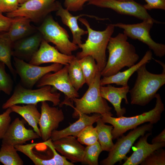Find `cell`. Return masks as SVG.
Returning a JSON list of instances; mask_svg holds the SVG:
<instances>
[{
    "instance_id": "obj_6",
    "label": "cell",
    "mask_w": 165,
    "mask_h": 165,
    "mask_svg": "<svg viewBox=\"0 0 165 165\" xmlns=\"http://www.w3.org/2000/svg\"><path fill=\"white\" fill-rule=\"evenodd\" d=\"M61 94L52 86L46 85L36 89H28L20 83L15 86L10 97L2 105L3 109L19 104H34L43 101H50L53 106L59 105Z\"/></svg>"
},
{
    "instance_id": "obj_21",
    "label": "cell",
    "mask_w": 165,
    "mask_h": 165,
    "mask_svg": "<svg viewBox=\"0 0 165 165\" xmlns=\"http://www.w3.org/2000/svg\"><path fill=\"white\" fill-rule=\"evenodd\" d=\"M107 85L101 86L100 90L101 96L112 104L117 117L123 116L126 112V109L121 108V102L122 99H124L126 104L129 103L127 95L130 90L129 86L117 87L110 84Z\"/></svg>"
},
{
    "instance_id": "obj_2",
    "label": "cell",
    "mask_w": 165,
    "mask_h": 165,
    "mask_svg": "<svg viewBox=\"0 0 165 165\" xmlns=\"http://www.w3.org/2000/svg\"><path fill=\"white\" fill-rule=\"evenodd\" d=\"M79 20L86 27L88 37L85 42L81 44L80 48L82 50L77 53L75 57L79 60L87 56L92 57L96 61L98 70L101 72L107 63L106 49L115 27L111 24L108 25L105 30L97 31L90 27L86 19L81 17Z\"/></svg>"
},
{
    "instance_id": "obj_9",
    "label": "cell",
    "mask_w": 165,
    "mask_h": 165,
    "mask_svg": "<svg viewBox=\"0 0 165 165\" xmlns=\"http://www.w3.org/2000/svg\"><path fill=\"white\" fill-rule=\"evenodd\" d=\"M58 0H28L20 4L16 11L7 13L6 16L24 17L34 22L43 20L49 13L58 10L61 4Z\"/></svg>"
},
{
    "instance_id": "obj_19",
    "label": "cell",
    "mask_w": 165,
    "mask_h": 165,
    "mask_svg": "<svg viewBox=\"0 0 165 165\" xmlns=\"http://www.w3.org/2000/svg\"><path fill=\"white\" fill-rule=\"evenodd\" d=\"M148 133L142 136L134 148V152L131 155L127 158L123 165H138L141 163L149 155L154 151L165 146V142L150 144L147 139L152 135Z\"/></svg>"
},
{
    "instance_id": "obj_26",
    "label": "cell",
    "mask_w": 165,
    "mask_h": 165,
    "mask_svg": "<svg viewBox=\"0 0 165 165\" xmlns=\"http://www.w3.org/2000/svg\"><path fill=\"white\" fill-rule=\"evenodd\" d=\"M13 43L7 31L0 32V61L5 64L16 78L17 74L11 62Z\"/></svg>"
},
{
    "instance_id": "obj_43",
    "label": "cell",
    "mask_w": 165,
    "mask_h": 165,
    "mask_svg": "<svg viewBox=\"0 0 165 165\" xmlns=\"http://www.w3.org/2000/svg\"><path fill=\"white\" fill-rule=\"evenodd\" d=\"M156 62L158 63L159 64H160L161 65H162L163 68V69L165 70V64L163 62H161V61H159L158 60H156L154 59Z\"/></svg>"
},
{
    "instance_id": "obj_5",
    "label": "cell",
    "mask_w": 165,
    "mask_h": 165,
    "mask_svg": "<svg viewBox=\"0 0 165 165\" xmlns=\"http://www.w3.org/2000/svg\"><path fill=\"white\" fill-rule=\"evenodd\" d=\"M101 76V72L98 71L83 96L80 98H75L71 100L75 105L74 107L71 104L68 105L74 109L72 114L73 118L79 117V115L81 114H89L94 113L101 116H113L111 112L112 108L109 106L106 100L100 95Z\"/></svg>"
},
{
    "instance_id": "obj_42",
    "label": "cell",
    "mask_w": 165,
    "mask_h": 165,
    "mask_svg": "<svg viewBox=\"0 0 165 165\" xmlns=\"http://www.w3.org/2000/svg\"><path fill=\"white\" fill-rule=\"evenodd\" d=\"M164 142H165V129L159 134L152 139V143L155 144Z\"/></svg>"
},
{
    "instance_id": "obj_20",
    "label": "cell",
    "mask_w": 165,
    "mask_h": 165,
    "mask_svg": "<svg viewBox=\"0 0 165 165\" xmlns=\"http://www.w3.org/2000/svg\"><path fill=\"white\" fill-rule=\"evenodd\" d=\"M101 117V115L98 113H94L91 116L86 114H80L79 119L69 126L61 130H53L51 133L50 138L53 141L69 136L76 138L85 128L93 125Z\"/></svg>"
},
{
    "instance_id": "obj_32",
    "label": "cell",
    "mask_w": 165,
    "mask_h": 165,
    "mask_svg": "<svg viewBox=\"0 0 165 165\" xmlns=\"http://www.w3.org/2000/svg\"><path fill=\"white\" fill-rule=\"evenodd\" d=\"M103 151L98 141L85 147L83 159L82 163L88 165H98L99 156Z\"/></svg>"
},
{
    "instance_id": "obj_25",
    "label": "cell",
    "mask_w": 165,
    "mask_h": 165,
    "mask_svg": "<svg viewBox=\"0 0 165 165\" xmlns=\"http://www.w3.org/2000/svg\"><path fill=\"white\" fill-rule=\"evenodd\" d=\"M9 108L13 112L21 116L41 137V134L38 126L41 113L38 110L36 105L28 104L23 106L16 105Z\"/></svg>"
},
{
    "instance_id": "obj_24",
    "label": "cell",
    "mask_w": 165,
    "mask_h": 165,
    "mask_svg": "<svg viewBox=\"0 0 165 165\" xmlns=\"http://www.w3.org/2000/svg\"><path fill=\"white\" fill-rule=\"evenodd\" d=\"M14 18L7 31L10 38L13 42L36 31V29L31 24V21L28 18L23 17Z\"/></svg>"
},
{
    "instance_id": "obj_28",
    "label": "cell",
    "mask_w": 165,
    "mask_h": 165,
    "mask_svg": "<svg viewBox=\"0 0 165 165\" xmlns=\"http://www.w3.org/2000/svg\"><path fill=\"white\" fill-rule=\"evenodd\" d=\"M68 76L72 85L77 91L86 83L79 60L76 57L68 65Z\"/></svg>"
},
{
    "instance_id": "obj_22",
    "label": "cell",
    "mask_w": 165,
    "mask_h": 165,
    "mask_svg": "<svg viewBox=\"0 0 165 165\" xmlns=\"http://www.w3.org/2000/svg\"><path fill=\"white\" fill-rule=\"evenodd\" d=\"M56 15L60 17L63 23L69 28L71 31L72 36V42L78 45L80 48L82 43V36L87 34V31L80 28L78 24V20L83 16H86L94 18L97 20H101L102 18L97 17L86 14H80L76 16L72 15L69 11L64 9L61 4L58 10L56 11Z\"/></svg>"
},
{
    "instance_id": "obj_40",
    "label": "cell",
    "mask_w": 165,
    "mask_h": 165,
    "mask_svg": "<svg viewBox=\"0 0 165 165\" xmlns=\"http://www.w3.org/2000/svg\"><path fill=\"white\" fill-rule=\"evenodd\" d=\"M146 4L143 6L146 9H158L165 10V0H145Z\"/></svg>"
},
{
    "instance_id": "obj_29",
    "label": "cell",
    "mask_w": 165,
    "mask_h": 165,
    "mask_svg": "<svg viewBox=\"0 0 165 165\" xmlns=\"http://www.w3.org/2000/svg\"><path fill=\"white\" fill-rule=\"evenodd\" d=\"M38 143H32L26 145L14 146L17 151L21 152L27 156L35 165H56L53 157L50 159L35 155L32 151Z\"/></svg>"
},
{
    "instance_id": "obj_17",
    "label": "cell",
    "mask_w": 165,
    "mask_h": 165,
    "mask_svg": "<svg viewBox=\"0 0 165 165\" xmlns=\"http://www.w3.org/2000/svg\"><path fill=\"white\" fill-rule=\"evenodd\" d=\"M43 38L38 31L13 43L12 56L29 62L38 50Z\"/></svg>"
},
{
    "instance_id": "obj_12",
    "label": "cell",
    "mask_w": 165,
    "mask_h": 165,
    "mask_svg": "<svg viewBox=\"0 0 165 165\" xmlns=\"http://www.w3.org/2000/svg\"><path fill=\"white\" fill-rule=\"evenodd\" d=\"M88 5L111 9L117 13L135 17L144 20H155L142 6L133 0H89Z\"/></svg>"
},
{
    "instance_id": "obj_35",
    "label": "cell",
    "mask_w": 165,
    "mask_h": 165,
    "mask_svg": "<svg viewBox=\"0 0 165 165\" xmlns=\"http://www.w3.org/2000/svg\"><path fill=\"white\" fill-rule=\"evenodd\" d=\"M141 165H165V150L162 148L156 150L149 155Z\"/></svg>"
},
{
    "instance_id": "obj_27",
    "label": "cell",
    "mask_w": 165,
    "mask_h": 165,
    "mask_svg": "<svg viewBox=\"0 0 165 165\" xmlns=\"http://www.w3.org/2000/svg\"><path fill=\"white\" fill-rule=\"evenodd\" d=\"M96 123L97 125L95 127L97 134V141L103 151L109 152L112 149L114 145L112 134L113 127L105 124L101 118Z\"/></svg>"
},
{
    "instance_id": "obj_39",
    "label": "cell",
    "mask_w": 165,
    "mask_h": 165,
    "mask_svg": "<svg viewBox=\"0 0 165 165\" xmlns=\"http://www.w3.org/2000/svg\"><path fill=\"white\" fill-rule=\"evenodd\" d=\"M89 0H64V6L69 11L76 12L82 9L84 4Z\"/></svg>"
},
{
    "instance_id": "obj_10",
    "label": "cell",
    "mask_w": 165,
    "mask_h": 165,
    "mask_svg": "<svg viewBox=\"0 0 165 165\" xmlns=\"http://www.w3.org/2000/svg\"><path fill=\"white\" fill-rule=\"evenodd\" d=\"M13 64L16 73L20 78L19 83L24 87L30 89L46 74L56 72L63 67V65L58 63L46 66L34 65L15 57Z\"/></svg>"
},
{
    "instance_id": "obj_31",
    "label": "cell",
    "mask_w": 165,
    "mask_h": 165,
    "mask_svg": "<svg viewBox=\"0 0 165 165\" xmlns=\"http://www.w3.org/2000/svg\"><path fill=\"white\" fill-rule=\"evenodd\" d=\"M79 61L82 71L86 83L89 86L97 72L99 71L96 61L92 57L88 56L79 59Z\"/></svg>"
},
{
    "instance_id": "obj_37",
    "label": "cell",
    "mask_w": 165,
    "mask_h": 165,
    "mask_svg": "<svg viewBox=\"0 0 165 165\" xmlns=\"http://www.w3.org/2000/svg\"><path fill=\"white\" fill-rule=\"evenodd\" d=\"M42 143L48 146L53 153V157L55 161L56 165H73L74 164L67 160L63 156L59 155L55 148L51 138L46 141H44Z\"/></svg>"
},
{
    "instance_id": "obj_14",
    "label": "cell",
    "mask_w": 165,
    "mask_h": 165,
    "mask_svg": "<svg viewBox=\"0 0 165 165\" xmlns=\"http://www.w3.org/2000/svg\"><path fill=\"white\" fill-rule=\"evenodd\" d=\"M41 103V116L38 125L41 137L45 141L50 138L52 132L58 128L64 116L62 109L50 106L46 101Z\"/></svg>"
},
{
    "instance_id": "obj_15",
    "label": "cell",
    "mask_w": 165,
    "mask_h": 165,
    "mask_svg": "<svg viewBox=\"0 0 165 165\" xmlns=\"http://www.w3.org/2000/svg\"><path fill=\"white\" fill-rule=\"evenodd\" d=\"M75 57L72 55L62 53L43 39L38 50L28 63L36 65L50 63L65 65L69 64Z\"/></svg>"
},
{
    "instance_id": "obj_38",
    "label": "cell",
    "mask_w": 165,
    "mask_h": 165,
    "mask_svg": "<svg viewBox=\"0 0 165 165\" xmlns=\"http://www.w3.org/2000/svg\"><path fill=\"white\" fill-rule=\"evenodd\" d=\"M19 5L18 0H0V13L13 12L17 9Z\"/></svg>"
},
{
    "instance_id": "obj_41",
    "label": "cell",
    "mask_w": 165,
    "mask_h": 165,
    "mask_svg": "<svg viewBox=\"0 0 165 165\" xmlns=\"http://www.w3.org/2000/svg\"><path fill=\"white\" fill-rule=\"evenodd\" d=\"M14 19L0 13V32L8 31Z\"/></svg>"
},
{
    "instance_id": "obj_18",
    "label": "cell",
    "mask_w": 165,
    "mask_h": 165,
    "mask_svg": "<svg viewBox=\"0 0 165 165\" xmlns=\"http://www.w3.org/2000/svg\"><path fill=\"white\" fill-rule=\"evenodd\" d=\"M52 143L57 151L71 163L82 162L85 147L75 137L67 136L53 141Z\"/></svg>"
},
{
    "instance_id": "obj_8",
    "label": "cell",
    "mask_w": 165,
    "mask_h": 165,
    "mask_svg": "<svg viewBox=\"0 0 165 165\" xmlns=\"http://www.w3.org/2000/svg\"><path fill=\"white\" fill-rule=\"evenodd\" d=\"M154 23L161 22L155 20L146 19L139 23L127 24L121 23L112 24L115 27L123 29L127 37L137 39L146 44L155 55L162 57L165 55V45L157 43L151 38L150 31Z\"/></svg>"
},
{
    "instance_id": "obj_3",
    "label": "cell",
    "mask_w": 165,
    "mask_h": 165,
    "mask_svg": "<svg viewBox=\"0 0 165 165\" xmlns=\"http://www.w3.org/2000/svg\"><path fill=\"white\" fill-rule=\"evenodd\" d=\"M146 64L142 65L137 70L134 86L129 90L132 105L144 106L148 104L165 84V70H163L160 74H153L147 70Z\"/></svg>"
},
{
    "instance_id": "obj_13",
    "label": "cell",
    "mask_w": 165,
    "mask_h": 165,
    "mask_svg": "<svg viewBox=\"0 0 165 165\" xmlns=\"http://www.w3.org/2000/svg\"><path fill=\"white\" fill-rule=\"evenodd\" d=\"M68 65H64L56 72L45 75L37 82L36 86L39 88L46 85L52 86L63 93L67 100L78 97L79 94L72 85L68 77Z\"/></svg>"
},
{
    "instance_id": "obj_44",
    "label": "cell",
    "mask_w": 165,
    "mask_h": 165,
    "mask_svg": "<svg viewBox=\"0 0 165 165\" xmlns=\"http://www.w3.org/2000/svg\"><path fill=\"white\" fill-rule=\"evenodd\" d=\"M18 0L20 4H21L27 1L28 0Z\"/></svg>"
},
{
    "instance_id": "obj_30",
    "label": "cell",
    "mask_w": 165,
    "mask_h": 165,
    "mask_svg": "<svg viewBox=\"0 0 165 165\" xmlns=\"http://www.w3.org/2000/svg\"><path fill=\"white\" fill-rule=\"evenodd\" d=\"M14 146L2 144L0 149V162L4 165H23L24 162Z\"/></svg>"
},
{
    "instance_id": "obj_16",
    "label": "cell",
    "mask_w": 165,
    "mask_h": 165,
    "mask_svg": "<svg viewBox=\"0 0 165 165\" xmlns=\"http://www.w3.org/2000/svg\"><path fill=\"white\" fill-rule=\"evenodd\" d=\"M24 122L18 117L16 118L10 123L2 139V144L14 146L23 145L28 141L40 137L33 130L26 128Z\"/></svg>"
},
{
    "instance_id": "obj_11",
    "label": "cell",
    "mask_w": 165,
    "mask_h": 165,
    "mask_svg": "<svg viewBox=\"0 0 165 165\" xmlns=\"http://www.w3.org/2000/svg\"><path fill=\"white\" fill-rule=\"evenodd\" d=\"M150 123L136 127L126 136L123 134L118 138L112 149L109 152L108 157L101 160L102 165H113L125 159L127 153L135 141L140 136L144 135L147 131H150L153 127Z\"/></svg>"
},
{
    "instance_id": "obj_23",
    "label": "cell",
    "mask_w": 165,
    "mask_h": 165,
    "mask_svg": "<svg viewBox=\"0 0 165 165\" xmlns=\"http://www.w3.org/2000/svg\"><path fill=\"white\" fill-rule=\"evenodd\" d=\"M152 58V54L151 50L146 51L141 59L137 63L124 71L119 72L116 74L108 77H103L101 79L100 84L101 86L111 84H115L117 85L127 86L131 76L136 72L142 65L149 63Z\"/></svg>"
},
{
    "instance_id": "obj_34",
    "label": "cell",
    "mask_w": 165,
    "mask_h": 165,
    "mask_svg": "<svg viewBox=\"0 0 165 165\" xmlns=\"http://www.w3.org/2000/svg\"><path fill=\"white\" fill-rule=\"evenodd\" d=\"M77 140L82 144L89 145L97 141V134L95 127L93 125L87 126L78 135Z\"/></svg>"
},
{
    "instance_id": "obj_1",
    "label": "cell",
    "mask_w": 165,
    "mask_h": 165,
    "mask_svg": "<svg viewBox=\"0 0 165 165\" xmlns=\"http://www.w3.org/2000/svg\"><path fill=\"white\" fill-rule=\"evenodd\" d=\"M128 37L124 33H119L109 39L107 49L109 56L101 76L113 75L125 67L128 68L136 64L139 59L134 46L127 41Z\"/></svg>"
},
{
    "instance_id": "obj_45",
    "label": "cell",
    "mask_w": 165,
    "mask_h": 165,
    "mask_svg": "<svg viewBox=\"0 0 165 165\" xmlns=\"http://www.w3.org/2000/svg\"><path fill=\"white\" fill-rule=\"evenodd\" d=\"M120 1H131V0H118Z\"/></svg>"
},
{
    "instance_id": "obj_4",
    "label": "cell",
    "mask_w": 165,
    "mask_h": 165,
    "mask_svg": "<svg viewBox=\"0 0 165 165\" xmlns=\"http://www.w3.org/2000/svg\"><path fill=\"white\" fill-rule=\"evenodd\" d=\"M155 98L156 103L154 108L140 115L130 117L123 116L117 117L108 115H102L101 118L102 120L113 127L112 131L113 140L118 138L127 131L135 128L145 123L153 124L160 121L161 114L164 110V105L159 94H156Z\"/></svg>"
},
{
    "instance_id": "obj_7",
    "label": "cell",
    "mask_w": 165,
    "mask_h": 165,
    "mask_svg": "<svg viewBox=\"0 0 165 165\" xmlns=\"http://www.w3.org/2000/svg\"><path fill=\"white\" fill-rule=\"evenodd\" d=\"M37 29L42 34L43 39L55 45V47L62 53L72 55L73 52L79 48L70 40L67 31L55 21L51 15H48Z\"/></svg>"
},
{
    "instance_id": "obj_33",
    "label": "cell",
    "mask_w": 165,
    "mask_h": 165,
    "mask_svg": "<svg viewBox=\"0 0 165 165\" xmlns=\"http://www.w3.org/2000/svg\"><path fill=\"white\" fill-rule=\"evenodd\" d=\"M5 66L4 63L0 61V92H3L9 95L13 90L14 82L6 72Z\"/></svg>"
},
{
    "instance_id": "obj_36",
    "label": "cell",
    "mask_w": 165,
    "mask_h": 165,
    "mask_svg": "<svg viewBox=\"0 0 165 165\" xmlns=\"http://www.w3.org/2000/svg\"><path fill=\"white\" fill-rule=\"evenodd\" d=\"M12 112L11 108H9L0 114V140L3 138L11 123L10 114Z\"/></svg>"
}]
</instances>
